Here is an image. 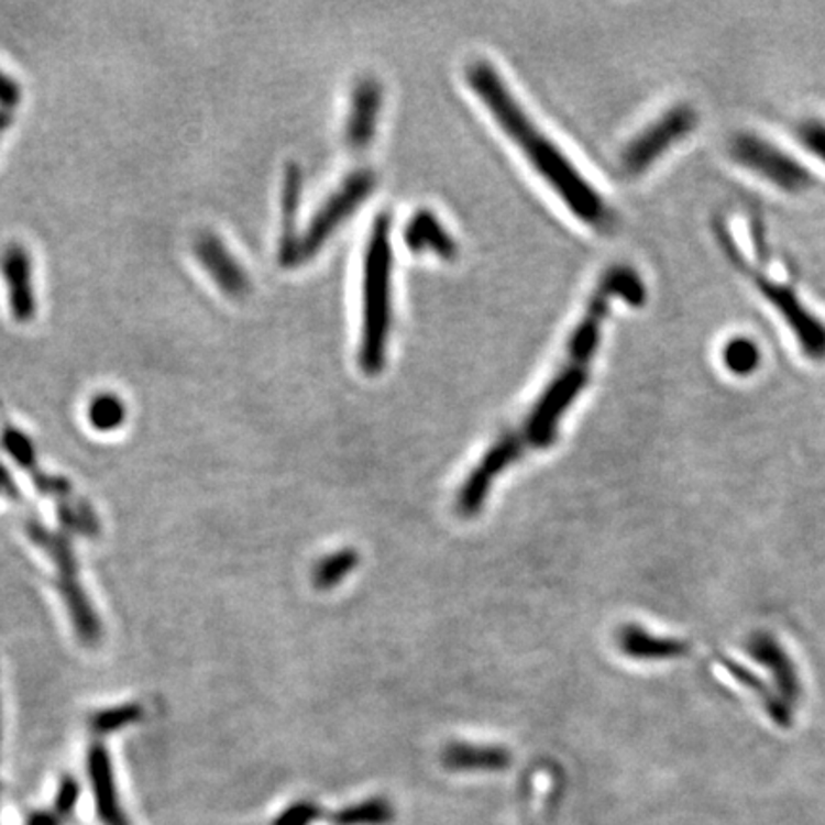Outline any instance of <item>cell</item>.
<instances>
[{
    "mask_svg": "<svg viewBox=\"0 0 825 825\" xmlns=\"http://www.w3.org/2000/svg\"><path fill=\"white\" fill-rule=\"evenodd\" d=\"M466 79L485 108L492 111L501 129L520 145L529 163L549 182L550 188L557 191L568 209L591 228H612L614 212L609 210L604 197L591 186V182L575 168L572 161L529 121L507 85L501 80L499 73L490 64L479 62L469 67Z\"/></svg>",
    "mask_w": 825,
    "mask_h": 825,
    "instance_id": "6da1fadb",
    "label": "cell"
},
{
    "mask_svg": "<svg viewBox=\"0 0 825 825\" xmlns=\"http://www.w3.org/2000/svg\"><path fill=\"white\" fill-rule=\"evenodd\" d=\"M391 218L375 220L363 261V310L360 365L363 373L378 375L386 362L391 333Z\"/></svg>",
    "mask_w": 825,
    "mask_h": 825,
    "instance_id": "7a4b0ae2",
    "label": "cell"
},
{
    "mask_svg": "<svg viewBox=\"0 0 825 825\" xmlns=\"http://www.w3.org/2000/svg\"><path fill=\"white\" fill-rule=\"evenodd\" d=\"M715 233L726 256L746 270L747 274H751L760 295L767 298L768 302L774 306V310L782 316L785 326L790 327L791 333L795 337L801 352L812 362H825L824 319L818 318L809 306L804 305L795 287H791L788 283L776 282L765 272L749 266L739 253L736 241H732L730 233L721 220L715 222Z\"/></svg>",
    "mask_w": 825,
    "mask_h": 825,
    "instance_id": "3957f363",
    "label": "cell"
},
{
    "mask_svg": "<svg viewBox=\"0 0 825 825\" xmlns=\"http://www.w3.org/2000/svg\"><path fill=\"white\" fill-rule=\"evenodd\" d=\"M732 160L788 194H801L812 188V174L801 161L791 157L782 147L768 142L755 132H739L728 145Z\"/></svg>",
    "mask_w": 825,
    "mask_h": 825,
    "instance_id": "277c9868",
    "label": "cell"
},
{
    "mask_svg": "<svg viewBox=\"0 0 825 825\" xmlns=\"http://www.w3.org/2000/svg\"><path fill=\"white\" fill-rule=\"evenodd\" d=\"M700 116L692 106L679 103L667 109L661 116L638 132L622 153L623 173L640 176L661 160L671 147L681 144L697 129Z\"/></svg>",
    "mask_w": 825,
    "mask_h": 825,
    "instance_id": "5b68a950",
    "label": "cell"
},
{
    "mask_svg": "<svg viewBox=\"0 0 825 825\" xmlns=\"http://www.w3.org/2000/svg\"><path fill=\"white\" fill-rule=\"evenodd\" d=\"M373 188H375V176L371 170H358L352 176H348L346 180L342 182L341 188L337 189L333 196L321 205L316 217L311 218L305 235L298 238L293 268L310 261L311 256L326 245V241L333 235L334 230L363 204V199L370 196Z\"/></svg>",
    "mask_w": 825,
    "mask_h": 825,
    "instance_id": "8992f818",
    "label": "cell"
},
{
    "mask_svg": "<svg viewBox=\"0 0 825 825\" xmlns=\"http://www.w3.org/2000/svg\"><path fill=\"white\" fill-rule=\"evenodd\" d=\"M588 381V371L565 365L547 386L526 422V440L534 448H549L557 438L558 422L562 419Z\"/></svg>",
    "mask_w": 825,
    "mask_h": 825,
    "instance_id": "52a82bcc",
    "label": "cell"
},
{
    "mask_svg": "<svg viewBox=\"0 0 825 825\" xmlns=\"http://www.w3.org/2000/svg\"><path fill=\"white\" fill-rule=\"evenodd\" d=\"M0 274L7 285L8 308L18 323H30L36 316L33 258L22 243H10L0 253Z\"/></svg>",
    "mask_w": 825,
    "mask_h": 825,
    "instance_id": "ba28073f",
    "label": "cell"
},
{
    "mask_svg": "<svg viewBox=\"0 0 825 825\" xmlns=\"http://www.w3.org/2000/svg\"><path fill=\"white\" fill-rule=\"evenodd\" d=\"M194 253L197 261L204 266L210 279L217 283L218 289L226 297L241 298L249 293V277L241 268L238 258L230 253L224 241L217 233L204 232L194 241Z\"/></svg>",
    "mask_w": 825,
    "mask_h": 825,
    "instance_id": "9c48e42d",
    "label": "cell"
},
{
    "mask_svg": "<svg viewBox=\"0 0 825 825\" xmlns=\"http://www.w3.org/2000/svg\"><path fill=\"white\" fill-rule=\"evenodd\" d=\"M36 541L51 550L54 562L58 564L59 583H62V593L66 594L67 606L72 609L73 619L79 625L80 637L85 640H95L100 632L95 614L88 608L85 593L80 591L79 583L75 581V564H73V554L66 541L62 539H52L51 534H44L43 529L33 531Z\"/></svg>",
    "mask_w": 825,
    "mask_h": 825,
    "instance_id": "30bf717a",
    "label": "cell"
},
{
    "mask_svg": "<svg viewBox=\"0 0 825 825\" xmlns=\"http://www.w3.org/2000/svg\"><path fill=\"white\" fill-rule=\"evenodd\" d=\"M521 449H524L521 438L507 436L484 457L479 469L472 472L471 479L466 480L461 497H459V508L463 515L472 516L479 513L492 480L520 455Z\"/></svg>",
    "mask_w": 825,
    "mask_h": 825,
    "instance_id": "8fae6325",
    "label": "cell"
},
{
    "mask_svg": "<svg viewBox=\"0 0 825 825\" xmlns=\"http://www.w3.org/2000/svg\"><path fill=\"white\" fill-rule=\"evenodd\" d=\"M378 109H381V87L377 80L363 79L358 82L350 103L346 119V144L352 150H365L373 140L377 129Z\"/></svg>",
    "mask_w": 825,
    "mask_h": 825,
    "instance_id": "7c38bea8",
    "label": "cell"
},
{
    "mask_svg": "<svg viewBox=\"0 0 825 825\" xmlns=\"http://www.w3.org/2000/svg\"><path fill=\"white\" fill-rule=\"evenodd\" d=\"M302 194V170L297 163H289L285 168L282 194V240H279V264L283 268H293L297 251L298 205Z\"/></svg>",
    "mask_w": 825,
    "mask_h": 825,
    "instance_id": "4fadbf2b",
    "label": "cell"
},
{
    "mask_svg": "<svg viewBox=\"0 0 825 825\" xmlns=\"http://www.w3.org/2000/svg\"><path fill=\"white\" fill-rule=\"evenodd\" d=\"M406 243L415 253L430 251L442 258H455L457 245L440 220L430 210H419L415 217L407 222Z\"/></svg>",
    "mask_w": 825,
    "mask_h": 825,
    "instance_id": "5bb4252c",
    "label": "cell"
},
{
    "mask_svg": "<svg viewBox=\"0 0 825 825\" xmlns=\"http://www.w3.org/2000/svg\"><path fill=\"white\" fill-rule=\"evenodd\" d=\"M508 762L510 754L501 747L453 744L443 754V765L451 770H503Z\"/></svg>",
    "mask_w": 825,
    "mask_h": 825,
    "instance_id": "9a60e30c",
    "label": "cell"
},
{
    "mask_svg": "<svg viewBox=\"0 0 825 825\" xmlns=\"http://www.w3.org/2000/svg\"><path fill=\"white\" fill-rule=\"evenodd\" d=\"M619 645H622L623 652L638 659L671 658V656H679L686 650L684 645H679L673 640L650 637L648 632L637 629V627L623 629L622 635H619Z\"/></svg>",
    "mask_w": 825,
    "mask_h": 825,
    "instance_id": "2e32d148",
    "label": "cell"
},
{
    "mask_svg": "<svg viewBox=\"0 0 825 825\" xmlns=\"http://www.w3.org/2000/svg\"><path fill=\"white\" fill-rule=\"evenodd\" d=\"M751 652L755 653V658H759L762 663H767L782 682L785 694L790 697H796L799 692V684H796V674L791 669V663L788 658L783 656L782 650L774 645V640L768 637H757L751 642Z\"/></svg>",
    "mask_w": 825,
    "mask_h": 825,
    "instance_id": "e0dca14e",
    "label": "cell"
},
{
    "mask_svg": "<svg viewBox=\"0 0 825 825\" xmlns=\"http://www.w3.org/2000/svg\"><path fill=\"white\" fill-rule=\"evenodd\" d=\"M87 417L90 427L100 432H111L123 425L127 419V407L116 394L102 392L90 399L87 407Z\"/></svg>",
    "mask_w": 825,
    "mask_h": 825,
    "instance_id": "ac0fdd59",
    "label": "cell"
},
{
    "mask_svg": "<svg viewBox=\"0 0 825 825\" xmlns=\"http://www.w3.org/2000/svg\"><path fill=\"white\" fill-rule=\"evenodd\" d=\"M723 362L728 371L739 377L751 375L760 363V350L751 339L736 337L726 342L723 348Z\"/></svg>",
    "mask_w": 825,
    "mask_h": 825,
    "instance_id": "d6986e66",
    "label": "cell"
},
{
    "mask_svg": "<svg viewBox=\"0 0 825 825\" xmlns=\"http://www.w3.org/2000/svg\"><path fill=\"white\" fill-rule=\"evenodd\" d=\"M360 562L358 552L352 549H344L337 554L326 558L323 562H319L316 572H314V585L318 588H333L334 585H339L348 573L354 570L355 565Z\"/></svg>",
    "mask_w": 825,
    "mask_h": 825,
    "instance_id": "ffe728a7",
    "label": "cell"
},
{
    "mask_svg": "<svg viewBox=\"0 0 825 825\" xmlns=\"http://www.w3.org/2000/svg\"><path fill=\"white\" fill-rule=\"evenodd\" d=\"M392 818V809L388 806L386 801L375 799L370 803L360 804L354 809H348V811L341 812L337 816V822L342 825H373L384 824Z\"/></svg>",
    "mask_w": 825,
    "mask_h": 825,
    "instance_id": "44dd1931",
    "label": "cell"
},
{
    "mask_svg": "<svg viewBox=\"0 0 825 825\" xmlns=\"http://www.w3.org/2000/svg\"><path fill=\"white\" fill-rule=\"evenodd\" d=\"M796 138L803 144L804 150H809L825 165V121L806 119L796 127Z\"/></svg>",
    "mask_w": 825,
    "mask_h": 825,
    "instance_id": "7402d4cb",
    "label": "cell"
},
{
    "mask_svg": "<svg viewBox=\"0 0 825 825\" xmlns=\"http://www.w3.org/2000/svg\"><path fill=\"white\" fill-rule=\"evenodd\" d=\"M136 717H140V707H136V705H124V707H117V710L102 711L100 715H96L92 726H95L96 730L103 734V732L116 730V728L127 726L132 721H136Z\"/></svg>",
    "mask_w": 825,
    "mask_h": 825,
    "instance_id": "603a6c76",
    "label": "cell"
},
{
    "mask_svg": "<svg viewBox=\"0 0 825 825\" xmlns=\"http://www.w3.org/2000/svg\"><path fill=\"white\" fill-rule=\"evenodd\" d=\"M79 801V785L72 778L64 780V783L59 785L58 799L54 804V811L58 812L62 818L66 820L72 814L75 804Z\"/></svg>",
    "mask_w": 825,
    "mask_h": 825,
    "instance_id": "cb8c5ba5",
    "label": "cell"
},
{
    "mask_svg": "<svg viewBox=\"0 0 825 825\" xmlns=\"http://www.w3.org/2000/svg\"><path fill=\"white\" fill-rule=\"evenodd\" d=\"M20 100H22V88L18 85V80L0 69V111L8 113L10 109L18 108Z\"/></svg>",
    "mask_w": 825,
    "mask_h": 825,
    "instance_id": "d4e9b609",
    "label": "cell"
},
{
    "mask_svg": "<svg viewBox=\"0 0 825 825\" xmlns=\"http://www.w3.org/2000/svg\"><path fill=\"white\" fill-rule=\"evenodd\" d=\"M316 816H318V809H314L310 804H300L285 812L275 825H308Z\"/></svg>",
    "mask_w": 825,
    "mask_h": 825,
    "instance_id": "484cf974",
    "label": "cell"
},
{
    "mask_svg": "<svg viewBox=\"0 0 825 825\" xmlns=\"http://www.w3.org/2000/svg\"><path fill=\"white\" fill-rule=\"evenodd\" d=\"M8 124H10V113H7V111H0V134L7 129Z\"/></svg>",
    "mask_w": 825,
    "mask_h": 825,
    "instance_id": "4316f807",
    "label": "cell"
}]
</instances>
